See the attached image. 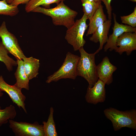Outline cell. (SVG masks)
I'll list each match as a JSON object with an SVG mask.
<instances>
[{
  "mask_svg": "<svg viewBox=\"0 0 136 136\" xmlns=\"http://www.w3.org/2000/svg\"><path fill=\"white\" fill-rule=\"evenodd\" d=\"M32 12L39 13L49 16L56 26L62 25L67 29L70 28L75 22V19L78 12L70 8L61 1L53 8L48 9L40 6L34 9Z\"/></svg>",
  "mask_w": 136,
  "mask_h": 136,
  "instance_id": "1",
  "label": "cell"
},
{
  "mask_svg": "<svg viewBox=\"0 0 136 136\" xmlns=\"http://www.w3.org/2000/svg\"><path fill=\"white\" fill-rule=\"evenodd\" d=\"M80 56L77 67V76H80L88 82L89 86L92 87L98 78L97 74L95 56L99 51L97 50L93 53H88L83 47L79 50Z\"/></svg>",
  "mask_w": 136,
  "mask_h": 136,
  "instance_id": "2",
  "label": "cell"
},
{
  "mask_svg": "<svg viewBox=\"0 0 136 136\" xmlns=\"http://www.w3.org/2000/svg\"><path fill=\"white\" fill-rule=\"evenodd\" d=\"M104 112L106 118L111 121L115 131L125 127L136 129L135 109L123 111L110 107L105 109Z\"/></svg>",
  "mask_w": 136,
  "mask_h": 136,
  "instance_id": "3",
  "label": "cell"
},
{
  "mask_svg": "<svg viewBox=\"0 0 136 136\" xmlns=\"http://www.w3.org/2000/svg\"><path fill=\"white\" fill-rule=\"evenodd\" d=\"M79 58L78 56L68 52L61 66L57 71L47 77L46 83L56 82L63 79H75L77 76V67Z\"/></svg>",
  "mask_w": 136,
  "mask_h": 136,
  "instance_id": "4",
  "label": "cell"
},
{
  "mask_svg": "<svg viewBox=\"0 0 136 136\" xmlns=\"http://www.w3.org/2000/svg\"><path fill=\"white\" fill-rule=\"evenodd\" d=\"M87 19V16L84 14L82 18L75 21L66 31L65 38L69 44L73 46L75 51L83 47L86 43L83 36L88 26L86 24Z\"/></svg>",
  "mask_w": 136,
  "mask_h": 136,
  "instance_id": "5",
  "label": "cell"
},
{
  "mask_svg": "<svg viewBox=\"0 0 136 136\" xmlns=\"http://www.w3.org/2000/svg\"><path fill=\"white\" fill-rule=\"evenodd\" d=\"M8 122L9 127L16 136H44L43 125L37 122L30 123L10 119Z\"/></svg>",
  "mask_w": 136,
  "mask_h": 136,
  "instance_id": "6",
  "label": "cell"
},
{
  "mask_svg": "<svg viewBox=\"0 0 136 136\" xmlns=\"http://www.w3.org/2000/svg\"><path fill=\"white\" fill-rule=\"evenodd\" d=\"M0 37L2 42L8 51L17 60H23L26 56L20 47L17 39L7 29L6 22L4 21L0 26Z\"/></svg>",
  "mask_w": 136,
  "mask_h": 136,
  "instance_id": "7",
  "label": "cell"
},
{
  "mask_svg": "<svg viewBox=\"0 0 136 136\" xmlns=\"http://www.w3.org/2000/svg\"><path fill=\"white\" fill-rule=\"evenodd\" d=\"M114 22L113 28V32L109 37L106 44L104 48V51L106 52L109 49L110 51L114 50L115 51L118 47L116 44L117 40L118 37L123 33L130 32L136 33V28L127 25L119 23L116 20L115 14L113 13Z\"/></svg>",
  "mask_w": 136,
  "mask_h": 136,
  "instance_id": "8",
  "label": "cell"
},
{
  "mask_svg": "<svg viewBox=\"0 0 136 136\" xmlns=\"http://www.w3.org/2000/svg\"><path fill=\"white\" fill-rule=\"evenodd\" d=\"M0 89L6 92L9 95L13 103L19 108H21L26 113L27 112L25 107V96L21 90L15 84L11 85L7 83L2 75L0 76Z\"/></svg>",
  "mask_w": 136,
  "mask_h": 136,
  "instance_id": "9",
  "label": "cell"
},
{
  "mask_svg": "<svg viewBox=\"0 0 136 136\" xmlns=\"http://www.w3.org/2000/svg\"><path fill=\"white\" fill-rule=\"evenodd\" d=\"M105 84L98 79L92 87L88 86L85 96L86 101L94 105L104 102L106 98Z\"/></svg>",
  "mask_w": 136,
  "mask_h": 136,
  "instance_id": "10",
  "label": "cell"
},
{
  "mask_svg": "<svg viewBox=\"0 0 136 136\" xmlns=\"http://www.w3.org/2000/svg\"><path fill=\"white\" fill-rule=\"evenodd\" d=\"M118 47L116 52L121 55L125 52L127 55L136 50V33L125 32L118 38L116 42Z\"/></svg>",
  "mask_w": 136,
  "mask_h": 136,
  "instance_id": "11",
  "label": "cell"
},
{
  "mask_svg": "<svg viewBox=\"0 0 136 136\" xmlns=\"http://www.w3.org/2000/svg\"><path fill=\"white\" fill-rule=\"evenodd\" d=\"M117 67L112 64L108 57H105L96 66L97 74L98 79L105 84L109 85L113 81V74Z\"/></svg>",
  "mask_w": 136,
  "mask_h": 136,
  "instance_id": "12",
  "label": "cell"
},
{
  "mask_svg": "<svg viewBox=\"0 0 136 136\" xmlns=\"http://www.w3.org/2000/svg\"><path fill=\"white\" fill-rule=\"evenodd\" d=\"M111 24V20H107L95 30L90 38V41L95 43L99 42V47L97 50L99 51L102 49L104 45L108 41V35Z\"/></svg>",
  "mask_w": 136,
  "mask_h": 136,
  "instance_id": "13",
  "label": "cell"
},
{
  "mask_svg": "<svg viewBox=\"0 0 136 136\" xmlns=\"http://www.w3.org/2000/svg\"><path fill=\"white\" fill-rule=\"evenodd\" d=\"M103 7L101 4L89 21V27L86 36L92 34L100 26L107 20Z\"/></svg>",
  "mask_w": 136,
  "mask_h": 136,
  "instance_id": "14",
  "label": "cell"
},
{
  "mask_svg": "<svg viewBox=\"0 0 136 136\" xmlns=\"http://www.w3.org/2000/svg\"><path fill=\"white\" fill-rule=\"evenodd\" d=\"M24 71L29 80L36 77L39 74L40 63L39 59L32 57H26L23 59Z\"/></svg>",
  "mask_w": 136,
  "mask_h": 136,
  "instance_id": "15",
  "label": "cell"
},
{
  "mask_svg": "<svg viewBox=\"0 0 136 136\" xmlns=\"http://www.w3.org/2000/svg\"><path fill=\"white\" fill-rule=\"evenodd\" d=\"M17 67L14 75L16 82L14 84L18 88L22 89H24L29 90V80L25 74L23 60H17L16 61Z\"/></svg>",
  "mask_w": 136,
  "mask_h": 136,
  "instance_id": "16",
  "label": "cell"
},
{
  "mask_svg": "<svg viewBox=\"0 0 136 136\" xmlns=\"http://www.w3.org/2000/svg\"><path fill=\"white\" fill-rule=\"evenodd\" d=\"M54 112L53 108L52 107H51L50 109V114L47 121L43 122L44 136H57L58 135L53 119Z\"/></svg>",
  "mask_w": 136,
  "mask_h": 136,
  "instance_id": "17",
  "label": "cell"
},
{
  "mask_svg": "<svg viewBox=\"0 0 136 136\" xmlns=\"http://www.w3.org/2000/svg\"><path fill=\"white\" fill-rule=\"evenodd\" d=\"M8 51L0 41V61L4 63L9 71L12 70L13 66H17L16 61L8 55Z\"/></svg>",
  "mask_w": 136,
  "mask_h": 136,
  "instance_id": "18",
  "label": "cell"
},
{
  "mask_svg": "<svg viewBox=\"0 0 136 136\" xmlns=\"http://www.w3.org/2000/svg\"><path fill=\"white\" fill-rule=\"evenodd\" d=\"M16 115L15 108L13 105H10L3 109H0V127L7 123L9 120L14 119Z\"/></svg>",
  "mask_w": 136,
  "mask_h": 136,
  "instance_id": "19",
  "label": "cell"
},
{
  "mask_svg": "<svg viewBox=\"0 0 136 136\" xmlns=\"http://www.w3.org/2000/svg\"><path fill=\"white\" fill-rule=\"evenodd\" d=\"M65 0H31L26 4L25 11L27 13L32 12L36 8L42 6L46 7L49 6L52 4L56 3L57 4Z\"/></svg>",
  "mask_w": 136,
  "mask_h": 136,
  "instance_id": "20",
  "label": "cell"
},
{
  "mask_svg": "<svg viewBox=\"0 0 136 136\" xmlns=\"http://www.w3.org/2000/svg\"><path fill=\"white\" fill-rule=\"evenodd\" d=\"M83 7V11L89 21L101 4V2H95L89 0H81Z\"/></svg>",
  "mask_w": 136,
  "mask_h": 136,
  "instance_id": "21",
  "label": "cell"
},
{
  "mask_svg": "<svg viewBox=\"0 0 136 136\" xmlns=\"http://www.w3.org/2000/svg\"><path fill=\"white\" fill-rule=\"evenodd\" d=\"M19 12L18 6L8 4L6 0L0 1V15L13 16Z\"/></svg>",
  "mask_w": 136,
  "mask_h": 136,
  "instance_id": "22",
  "label": "cell"
},
{
  "mask_svg": "<svg viewBox=\"0 0 136 136\" xmlns=\"http://www.w3.org/2000/svg\"><path fill=\"white\" fill-rule=\"evenodd\" d=\"M122 23L129 25L133 27L136 26V7H134L133 12L130 14L120 17Z\"/></svg>",
  "mask_w": 136,
  "mask_h": 136,
  "instance_id": "23",
  "label": "cell"
},
{
  "mask_svg": "<svg viewBox=\"0 0 136 136\" xmlns=\"http://www.w3.org/2000/svg\"><path fill=\"white\" fill-rule=\"evenodd\" d=\"M112 0H101L105 4L107 12L108 14L109 19L111 20L112 19V7L111 6V2Z\"/></svg>",
  "mask_w": 136,
  "mask_h": 136,
  "instance_id": "24",
  "label": "cell"
},
{
  "mask_svg": "<svg viewBox=\"0 0 136 136\" xmlns=\"http://www.w3.org/2000/svg\"><path fill=\"white\" fill-rule=\"evenodd\" d=\"M31 0H13L12 3L11 5L18 6L20 4H26Z\"/></svg>",
  "mask_w": 136,
  "mask_h": 136,
  "instance_id": "25",
  "label": "cell"
},
{
  "mask_svg": "<svg viewBox=\"0 0 136 136\" xmlns=\"http://www.w3.org/2000/svg\"><path fill=\"white\" fill-rule=\"evenodd\" d=\"M4 93L3 92V91H2L0 89V98L2 97ZM1 108V107L0 105V109Z\"/></svg>",
  "mask_w": 136,
  "mask_h": 136,
  "instance_id": "26",
  "label": "cell"
},
{
  "mask_svg": "<svg viewBox=\"0 0 136 136\" xmlns=\"http://www.w3.org/2000/svg\"><path fill=\"white\" fill-rule=\"evenodd\" d=\"M13 0H6L7 3L9 4H11Z\"/></svg>",
  "mask_w": 136,
  "mask_h": 136,
  "instance_id": "27",
  "label": "cell"
},
{
  "mask_svg": "<svg viewBox=\"0 0 136 136\" xmlns=\"http://www.w3.org/2000/svg\"><path fill=\"white\" fill-rule=\"evenodd\" d=\"M90 1L95 2H101V0H89Z\"/></svg>",
  "mask_w": 136,
  "mask_h": 136,
  "instance_id": "28",
  "label": "cell"
},
{
  "mask_svg": "<svg viewBox=\"0 0 136 136\" xmlns=\"http://www.w3.org/2000/svg\"><path fill=\"white\" fill-rule=\"evenodd\" d=\"M133 2L135 3L136 2V0H128Z\"/></svg>",
  "mask_w": 136,
  "mask_h": 136,
  "instance_id": "29",
  "label": "cell"
}]
</instances>
